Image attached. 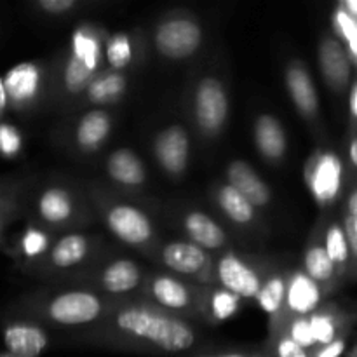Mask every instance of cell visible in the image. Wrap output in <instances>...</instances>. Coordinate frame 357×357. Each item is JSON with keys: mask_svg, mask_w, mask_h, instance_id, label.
Masks as SVG:
<instances>
[{"mask_svg": "<svg viewBox=\"0 0 357 357\" xmlns=\"http://www.w3.org/2000/svg\"><path fill=\"white\" fill-rule=\"evenodd\" d=\"M215 201L223 216L234 225L250 229L258 222L257 208L230 183L216 185Z\"/></svg>", "mask_w": 357, "mask_h": 357, "instance_id": "27", "label": "cell"}, {"mask_svg": "<svg viewBox=\"0 0 357 357\" xmlns=\"http://www.w3.org/2000/svg\"><path fill=\"white\" fill-rule=\"evenodd\" d=\"M255 357H271V354H268L267 349H265L264 352H255Z\"/></svg>", "mask_w": 357, "mask_h": 357, "instance_id": "47", "label": "cell"}, {"mask_svg": "<svg viewBox=\"0 0 357 357\" xmlns=\"http://www.w3.org/2000/svg\"><path fill=\"white\" fill-rule=\"evenodd\" d=\"M114 129L112 115L105 108H91L73 126V145L84 153L98 152Z\"/></svg>", "mask_w": 357, "mask_h": 357, "instance_id": "20", "label": "cell"}, {"mask_svg": "<svg viewBox=\"0 0 357 357\" xmlns=\"http://www.w3.org/2000/svg\"><path fill=\"white\" fill-rule=\"evenodd\" d=\"M80 338L121 351L180 356L201 344V331L185 317L166 312L143 298H131L114 302L100 326Z\"/></svg>", "mask_w": 357, "mask_h": 357, "instance_id": "1", "label": "cell"}, {"mask_svg": "<svg viewBox=\"0 0 357 357\" xmlns=\"http://www.w3.org/2000/svg\"><path fill=\"white\" fill-rule=\"evenodd\" d=\"M0 357H17V356H13V354H9V352H3V354H0Z\"/></svg>", "mask_w": 357, "mask_h": 357, "instance_id": "49", "label": "cell"}, {"mask_svg": "<svg viewBox=\"0 0 357 357\" xmlns=\"http://www.w3.org/2000/svg\"><path fill=\"white\" fill-rule=\"evenodd\" d=\"M112 305L114 300L89 286L38 289L10 303L7 316L26 317L45 328L80 330V335H84L100 326Z\"/></svg>", "mask_w": 357, "mask_h": 357, "instance_id": "2", "label": "cell"}, {"mask_svg": "<svg viewBox=\"0 0 357 357\" xmlns=\"http://www.w3.org/2000/svg\"><path fill=\"white\" fill-rule=\"evenodd\" d=\"M328 293L309 278L302 268H293L288 272V289L286 302L281 314L271 319L268 333L278 331L291 317H309L324 305Z\"/></svg>", "mask_w": 357, "mask_h": 357, "instance_id": "13", "label": "cell"}, {"mask_svg": "<svg viewBox=\"0 0 357 357\" xmlns=\"http://www.w3.org/2000/svg\"><path fill=\"white\" fill-rule=\"evenodd\" d=\"M342 6L357 20V0H345V2H342Z\"/></svg>", "mask_w": 357, "mask_h": 357, "instance_id": "46", "label": "cell"}, {"mask_svg": "<svg viewBox=\"0 0 357 357\" xmlns=\"http://www.w3.org/2000/svg\"><path fill=\"white\" fill-rule=\"evenodd\" d=\"M272 271L257 258L225 250L215 258V284L243 300H255Z\"/></svg>", "mask_w": 357, "mask_h": 357, "instance_id": "8", "label": "cell"}, {"mask_svg": "<svg viewBox=\"0 0 357 357\" xmlns=\"http://www.w3.org/2000/svg\"><path fill=\"white\" fill-rule=\"evenodd\" d=\"M6 352L17 357H40L51 345V335L44 324L20 316H7L0 326Z\"/></svg>", "mask_w": 357, "mask_h": 357, "instance_id": "14", "label": "cell"}, {"mask_svg": "<svg viewBox=\"0 0 357 357\" xmlns=\"http://www.w3.org/2000/svg\"><path fill=\"white\" fill-rule=\"evenodd\" d=\"M98 241L82 232H65L52 243L42 260L23 271L40 279H70L82 267H93Z\"/></svg>", "mask_w": 357, "mask_h": 357, "instance_id": "3", "label": "cell"}, {"mask_svg": "<svg viewBox=\"0 0 357 357\" xmlns=\"http://www.w3.org/2000/svg\"><path fill=\"white\" fill-rule=\"evenodd\" d=\"M199 291H201V286L185 281L180 275H174L167 271L150 272L146 274L139 298L174 316L194 321L201 319Z\"/></svg>", "mask_w": 357, "mask_h": 357, "instance_id": "6", "label": "cell"}, {"mask_svg": "<svg viewBox=\"0 0 357 357\" xmlns=\"http://www.w3.org/2000/svg\"><path fill=\"white\" fill-rule=\"evenodd\" d=\"M0 246H2V236H0Z\"/></svg>", "mask_w": 357, "mask_h": 357, "instance_id": "51", "label": "cell"}, {"mask_svg": "<svg viewBox=\"0 0 357 357\" xmlns=\"http://www.w3.org/2000/svg\"><path fill=\"white\" fill-rule=\"evenodd\" d=\"M342 223H344L345 234H347L349 248H351V257H352V271L351 278H357V220L352 216L342 213L340 215Z\"/></svg>", "mask_w": 357, "mask_h": 357, "instance_id": "39", "label": "cell"}, {"mask_svg": "<svg viewBox=\"0 0 357 357\" xmlns=\"http://www.w3.org/2000/svg\"><path fill=\"white\" fill-rule=\"evenodd\" d=\"M89 278H93L89 281V288L96 289L114 302H122L138 298L135 296L136 291H139L142 296L146 274L138 261L119 257L96 265V268L89 272Z\"/></svg>", "mask_w": 357, "mask_h": 357, "instance_id": "10", "label": "cell"}, {"mask_svg": "<svg viewBox=\"0 0 357 357\" xmlns=\"http://www.w3.org/2000/svg\"><path fill=\"white\" fill-rule=\"evenodd\" d=\"M160 267L199 286L215 284V258L190 241H171L157 250Z\"/></svg>", "mask_w": 357, "mask_h": 357, "instance_id": "9", "label": "cell"}, {"mask_svg": "<svg viewBox=\"0 0 357 357\" xmlns=\"http://www.w3.org/2000/svg\"><path fill=\"white\" fill-rule=\"evenodd\" d=\"M303 180L316 204L330 209L347 192V167L344 159L331 149H319L307 159Z\"/></svg>", "mask_w": 357, "mask_h": 357, "instance_id": "7", "label": "cell"}, {"mask_svg": "<svg viewBox=\"0 0 357 357\" xmlns=\"http://www.w3.org/2000/svg\"><path fill=\"white\" fill-rule=\"evenodd\" d=\"M279 331L288 335L296 345H300V347L305 349V351L312 352L317 349L316 340H314L312 337V330H310L309 317H291V319L286 321V323L282 324L278 331H274V333H279Z\"/></svg>", "mask_w": 357, "mask_h": 357, "instance_id": "34", "label": "cell"}, {"mask_svg": "<svg viewBox=\"0 0 357 357\" xmlns=\"http://www.w3.org/2000/svg\"><path fill=\"white\" fill-rule=\"evenodd\" d=\"M321 241L324 244L328 257L337 267L340 278L347 279L351 278L352 271V257H351V248H349L347 234H345L344 223L342 220H330L324 225L323 234H321Z\"/></svg>", "mask_w": 357, "mask_h": 357, "instance_id": "28", "label": "cell"}, {"mask_svg": "<svg viewBox=\"0 0 357 357\" xmlns=\"http://www.w3.org/2000/svg\"><path fill=\"white\" fill-rule=\"evenodd\" d=\"M255 145L265 160L272 164L282 162L288 152V138L281 121L271 114H260L253 128Z\"/></svg>", "mask_w": 357, "mask_h": 357, "instance_id": "22", "label": "cell"}, {"mask_svg": "<svg viewBox=\"0 0 357 357\" xmlns=\"http://www.w3.org/2000/svg\"><path fill=\"white\" fill-rule=\"evenodd\" d=\"M181 227L187 234L188 241L197 244L209 253L223 251L229 246V236L225 229L215 218L199 209H190L181 216Z\"/></svg>", "mask_w": 357, "mask_h": 357, "instance_id": "19", "label": "cell"}, {"mask_svg": "<svg viewBox=\"0 0 357 357\" xmlns=\"http://www.w3.org/2000/svg\"><path fill=\"white\" fill-rule=\"evenodd\" d=\"M126 91H128V77L124 73L114 72V70H103L87 86L84 96H86L87 103L96 105V108H101L103 105H114L121 101L124 98Z\"/></svg>", "mask_w": 357, "mask_h": 357, "instance_id": "29", "label": "cell"}, {"mask_svg": "<svg viewBox=\"0 0 357 357\" xmlns=\"http://www.w3.org/2000/svg\"><path fill=\"white\" fill-rule=\"evenodd\" d=\"M135 61V42L124 31L108 35L105 40V65L107 70L124 73Z\"/></svg>", "mask_w": 357, "mask_h": 357, "instance_id": "33", "label": "cell"}, {"mask_svg": "<svg viewBox=\"0 0 357 357\" xmlns=\"http://www.w3.org/2000/svg\"><path fill=\"white\" fill-rule=\"evenodd\" d=\"M26 208H30L33 223L51 232L70 229L82 218V202L72 188L58 181L30 190Z\"/></svg>", "mask_w": 357, "mask_h": 357, "instance_id": "5", "label": "cell"}, {"mask_svg": "<svg viewBox=\"0 0 357 357\" xmlns=\"http://www.w3.org/2000/svg\"><path fill=\"white\" fill-rule=\"evenodd\" d=\"M309 323L316 345L324 347L347 335L349 316L338 305L324 303L319 310L309 316Z\"/></svg>", "mask_w": 357, "mask_h": 357, "instance_id": "26", "label": "cell"}, {"mask_svg": "<svg viewBox=\"0 0 357 357\" xmlns=\"http://www.w3.org/2000/svg\"><path fill=\"white\" fill-rule=\"evenodd\" d=\"M345 351H347V335L335 340L333 344L317 347L316 351H312V357H342Z\"/></svg>", "mask_w": 357, "mask_h": 357, "instance_id": "40", "label": "cell"}, {"mask_svg": "<svg viewBox=\"0 0 357 357\" xmlns=\"http://www.w3.org/2000/svg\"><path fill=\"white\" fill-rule=\"evenodd\" d=\"M300 268L312 281H316L328 295L333 293L344 282V279L338 274L335 264L328 257L321 237H314V239L309 241V244H307L305 251L302 255V267Z\"/></svg>", "mask_w": 357, "mask_h": 357, "instance_id": "21", "label": "cell"}, {"mask_svg": "<svg viewBox=\"0 0 357 357\" xmlns=\"http://www.w3.org/2000/svg\"><path fill=\"white\" fill-rule=\"evenodd\" d=\"M30 188L23 180L0 178V236L26 209Z\"/></svg>", "mask_w": 357, "mask_h": 357, "instance_id": "31", "label": "cell"}, {"mask_svg": "<svg viewBox=\"0 0 357 357\" xmlns=\"http://www.w3.org/2000/svg\"><path fill=\"white\" fill-rule=\"evenodd\" d=\"M284 84L300 117L307 122H316L319 115V96L310 72L302 61H289L284 70Z\"/></svg>", "mask_w": 357, "mask_h": 357, "instance_id": "18", "label": "cell"}, {"mask_svg": "<svg viewBox=\"0 0 357 357\" xmlns=\"http://www.w3.org/2000/svg\"><path fill=\"white\" fill-rule=\"evenodd\" d=\"M216 357H255V352L250 351H227L216 354Z\"/></svg>", "mask_w": 357, "mask_h": 357, "instance_id": "44", "label": "cell"}, {"mask_svg": "<svg viewBox=\"0 0 357 357\" xmlns=\"http://www.w3.org/2000/svg\"><path fill=\"white\" fill-rule=\"evenodd\" d=\"M286 289H288V272L272 271L265 279L257 300L258 307L268 314L271 319L279 316L286 302Z\"/></svg>", "mask_w": 357, "mask_h": 357, "instance_id": "32", "label": "cell"}, {"mask_svg": "<svg viewBox=\"0 0 357 357\" xmlns=\"http://www.w3.org/2000/svg\"><path fill=\"white\" fill-rule=\"evenodd\" d=\"M31 6L38 13L47 14V16H63V14L75 10L80 2L79 0H35Z\"/></svg>", "mask_w": 357, "mask_h": 357, "instance_id": "38", "label": "cell"}, {"mask_svg": "<svg viewBox=\"0 0 357 357\" xmlns=\"http://www.w3.org/2000/svg\"><path fill=\"white\" fill-rule=\"evenodd\" d=\"M349 114H351V121L357 124V79L349 89Z\"/></svg>", "mask_w": 357, "mask_h": 357, "instance_id": "42", "label": "cell"}, {"mask_svg": "<svg viewBox=\"0 0 357 357\" xmlns=\"http://www.w3.org/2000/svg\"><path fill=\"white\" fill-rule=\"evenodd\" d=\"M9 105V100H7V93H6V87H3V80L0 79V114L7 108Z\"/></svg>", "mask_w": 357, "mask_h": 357, "instance_id": "45", "label": "cell"}, {"mask_svg": "<svg viewBox=\"0 0 357 357\" xmlns=\"http://www.w3.org/2000/svg\"><path fill=\"white\" fill-rule=\"evenodd\" d=\"M347 155H349V164L352 166V169L357 173V132L351 136L347 145Z\"/></svg>", "mask_w": 357, "mask_h": 357, "instance_id": "43", "label": "cell"}, {"mask_svg": "<svg viewBox=\"0 0 357 357\" xmlns=\"http://www.w3.org/2000/svg\"><path fill=\"white\" fill-rule=\"evenodd\" d=\"M267 352L271 354V357H312V352L305 351L300 345H296L282 331L268 335Z\"/></svg>", "mask_w": 357, "mask_h": 357, "instance_id": "36", "label": "cell"}, {"mask_svg": "<svg viewBox=\"0 0 357 357\" xmlns=\"http://www.w3.org/2000/svg\"><path fill=\"white\" fill-rule=\"evenodd\" d=\"M153 155L166 174L183 176L190 159V138L185 128L173 124L162 129L153 139Z\"/></svg>", "mask_w": 357, "mask_h": 357, "instance_id": "17", "label": "cell"}, {"mask_svg": "<svg viewBox=\"0 0 357 357\" xmlns=\"http://www.w3.org/2000/svg\"><path fill=\"white\" fill-rule=\"evenodd\" d=\"M347 357H357V345H356V347H354V349H352V351H351V352H349V354H347Z\"/></svg>", "mask_w": 357, "mask_h": 357, "instance_id": "48", "label": "cell"}, {"mask_svg": "<svg viewBox=\"0 0 357 357\" xmlns=\"http://www.w3.org/2000/svg\"><path fill=\"white\" fill-rule=\"evenodd\" d=\"M23 150V136L16 126L0 122V155L13 159Z\"/></svg>", "mask_w": 357, "mask_h": 357, "instance_id": "37", "label": "cell"}, {"mask_svg": "<svg viewBox=\"0 0 357 357\" xmlns=\"http://www.w3.org/2000/svg\"><path fill=\"white\" fill-rule=\"evenodd\" d=\"M342 213L357 220V183H351L344 195V209Z\"/></svg>", "mask_w": 357, "mask_h": 357, "instance_id": "41", "label": "cell"}, {"mask_svg": "<svg viewBox=\"0 0 357 357\" xmlns=\"http://www.w3.org/2000/svg\"><path fill=\"white\" fill-rule=\"evenodd\" d=\"M108 178L126 188H139L146 181V169L143 160L129 149H117L105 160Z\"/></svg>", "mask_w": 357, "mask_h": 357, "instance_id": "25", "label": "cell"}, {"mask_svg": "<svg viewBox=\"0 0 357 357\" xmlns=\"http://www.w3.org/2000/svg\"><path fill=\"white\" fill-rule=\"evenodd\" d=\"M2 80L7 100L14 110H30L44 96L45 70L40 63H20L13 66Z\"/></svg>", "mask_w": 357, "mask_h": 357, "instance_id": "15", "label": "cell"}, {"mask_svg": "<svg viewBox=\"0 0 357 357\" xmlns=\"http://www.w3.org/2000/svg\"><path fill=\"white\" fill-rule=\"evenodd\" d=\"M331 21H333V28L335 31H337V37L344 42V45L357 42V20L344 6H342V2L335 7Z\"/></svg>", "mask_w": 357, "mask_h": 357, "instance_id": "35", "label": "cell"}, {"mask_svg": "<svg viewBox=\"0 0 357 357\" xmlns=\"http://www.w3.org/2000/svg\"><path fill=\"white\" fill-rule=\"evenodd\" d=\"M195 357H216V354H199V356H195Z\"/></svg>", "mask_w": 357, "mask_h": 357, "instance_id": "50", "label": "cell"}, {"mask_svg": "<svg viewBox=\"0 0 357 357\" xmlns=\"http://www.w3.org/2000/svg\"><path fill=\"white\" fill-rule=\"evenodd\" d=\"M243 298L227 291L222 286H201L199 291V314L208 324H222L232 319L241 310Z\"/></svg>", "mask_w": 357, "mask_h": 357, "instance_id": "23", "label": "cell"}, {"mask_svg": "<svg viewBox=\"0 0 357 357\" xmlns=\"http://www.w3.org/2000/svg\"><path fill=\"white\" fill-rule=\"evenodd\" d=\"M94 199L105 225L115 239L136 250H150L155 246L159 234L145 209L110 195L96 194Z\"/></svg>", "mask_w": 357, "mask_h": 357, "instance_id": "4", "label": "cell"}, {"mask_svg": "<svg viewBox=\"0 0 357 357\" xmlns=\"http://www.w3.org/2000/svg\"><path fill=\"white\" fill-rule=\"evenodd\" d=\"M227 183L241 192L257 209H264L271 204L272 192L268 185L244 160H232L227 166Z\"/></svg>", "mask_w": 357, "mask_h": 357, "instance_id": "24", "label": "cell"}, {"mask_svg": "<svg viewBox=\"0 0 357 357\" xmlns=\"http://www.w3.org/2000/svg\"><path fill=\"white\" fill-rule=\"evenodd\" d=\"M229 94L225 84L216 77L199 80L194 91L192 114L197 129L204 138H216L225 129L229 119Z\"/></svg>", "mask_w": 357, "mask_h": 357, "instance_id": "12", "label": "cell"}, {"mask_svg": "<svg viewBox=\"0 0 357 357\" xmlns=\"http://www.w3.org/2000/svg\"><path fill=\"white\" fill-rule=\"evenodd\" d=\"M202 26L187 14L166 16L155 28L153 45L162 58L183 61L192 58L202 45Z\"/></svg>", "mask_w": 357, "mask_h": 357, "instance_id": "11", "label": "cell"}, {"mask_svg": "<svg viewBox=\"0 0 357 357\" xmlns=\"http://www.w3.org/2000/svg\"><path fill=\"white\" fill-rule=\"evenodd\" d=\"M317 61L324 80L335 93H345L351 89L354 63L340 38L335 35H324L317 47Z\"/></svg>", "mask_w": 357, "mask_h": 357, "instance_id": "16", "label": "cell"}, {"mask_svg": "<svg viewBox=\"0 0 357 357\" xmlns=\"http://www.w3.org/2000/svg\"><path fill=\"white\" fill-rule=\"evenodd\" d=\"M54 241L56 239L52 237L51 230L44 229V227L37 225L33 222L26 225V229L21 232L20 239H17L16 250H14L17 260H20L21 268L42 260L47 255V251L51 250Z\"/></svg>", "mask_w": 357, "mask_h": 357, "instance_id": "30", "label": "cell"}]
</instances>
